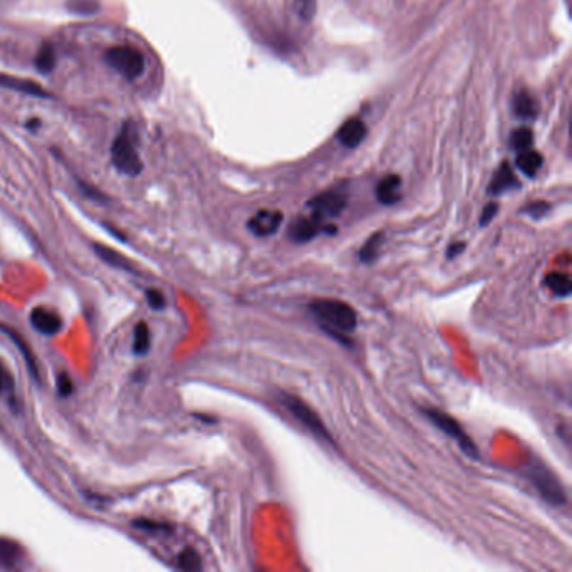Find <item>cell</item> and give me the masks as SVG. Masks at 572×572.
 <instances>
[{
	"instance_id": "obj_1",
	"label": "cell",
	"mask_w": 572,
	"mask_h": 572,
	"mask_svg": "<svg viewBox=\"0 0 572 572\" xmlns=\"http://www.w3.org/2000/svg\"><path fill=\"white\" fill-rule=\"evenodd\" d=\"M309 311L319 321L322 329H334L348 334L358 326L356 311L348 302L338 299H316L309 304Z\"/></svg>"
},
{
	"instance_id": "obj_2",
	"label": "cell",
	"mask_w": 572,
	"mask_h": 572,
	"mask_svg": "<svg viewBox=\"0 0 572 572\" xmlns=\"http://www.w3.org/2000/svg\"><path fill=\"white\" fill-rule=\"evenodd\" d=\"M111 161L119 173L128 177H138L143 170V161L136 150V128L126 123L114 138L111 146Z\"/></svg>"
},
{
	"instance_id": "obj_3",
	"label": "cell",
	"mask_w": 572,
	"mask_h": 572,
	"mask_svg": "<svg viewBox=\"0 0 572 572\" xmlns=\"http://www.w3.org/2000/svg\"><path fill=\"white\" fill-rule=\"evenodd\" d=\"M527 477L534 483V487L537 488V492L541 493L544 500H547L551 505L562 507L567 502L566 492L561 482L541 461H530L527 465Z\"/></svg>"
},
{
	"instance_id": "obj_4",
	"label": "cell",
	"mask_w": 572,
	"mask_h": 572,
	"mask_svg": "<svg viewBox=\"0 0 572 572\" xmlns=\"http://www.w3.org/2000/svg\"><path fill=\"white\" fill-rule=\"evenodd\" d=\"M423 414L430 419L433 424H435L438 430H441L446 436H450L451 440H455L456 443H458V446L465 455H468L470 458H475V460L478 458L477 445H475L472 438L468 436V433L461 428V424L456 422L453 417H450V414L441 412V409H435V408L423 409Z\"/></svg>"
},
{
	"instance_id": "obj_5",
	"label": "cell",
	"mask_w": 572,
	"mask_h": 572,
	"mask_svg": "<svg viewBox=\"0 0 572 572\" xmlns=\"http://www.w3.org/2000/svg\"><path fill=\"white\" fill-rule=\"evenodd\" d=\"M279 401L282 403L284 408L287 409V412L302 424V427H306L307 430L312 433L314 436L321 438V440H326V441H332L331 433L327 431V428L324 427V423H322L319 414L314 412V409L306 403V401L299 400L297 396H294L290 393H279Z\"/></svg>"
},
{
	"instance_id": "obj_6",
	"label": "cell",
	"mask_w": 572,
	"mask_h": 572,
	"mask_svg": "<svg viewBox=\"0 0 572 572\" xmlns=\"http://www.w3.org/2000/svg\"><path fill=\"white\" fill-rule=\"evenodd\" d=\"M106 62L126 79H136L145 72V57L131 45H116L106 50Z\"/></svg>"
},
{
	"instance_id": "obj_7",
	"label": "cell",
	"mask_w": 572,
	"mask_h": 572,
	"mask_svg": "<svg viewBox=\"0 0 572 572\" xmlns=\"http://www.w3.org/2000/svg\"><path fill=\"white\" fill-rule=\"evenodd\" d=\"M346 195L343 192L338 190H327L321 195L314 197L311 202H309V209H311V216L316 219L321 224H324L326 220L334 219L338 216L341 211L344 210L346 207Z\"/></svg>"
},
{
	"instance_id": "obj_8",
	"label": "cell",
	"mask_w": 572,
	"mask_h": 572,
	"mask_svg": "<svg viewBox=\"0 0 572 572\" xmlns=\"http://www.w3.org/2000/svg\"><path fill=\"white\" fill-rule=\"evenodd\" d=\"M321 232L324 233H336V227L332 225H326L317 221L312 216H299L292 221V225L289 227V238L295 243H304L312 240L314 237H317Z\"/></svg>"
},
{
	"instance_id": "obj_9",
	"label": "cell",
	"mask_w": 572,
	"mask_h": 572,
	"mask_svg": "<svg viewBox=\"0 0 572 572\" xmlns=\"http://www.w3.org/2000/svg\"><path fill=\"white\" fill-rule=\"evenodd\" d=\"M282 214L277 210H260L247 221V227L255 237H269L282 224Z\"/></svg>"
},
{
	"instance_id": "obj_10",
	"label": "cell",
	"mask_w": 572,
	"mask_h": 572,
	"mask_svg": "<svg viewBox=\"0 0 572 572\" xmlns=\"http://www.w3.org/2000/svg\"><path fill=\"white\" fill-rule=\"evenodd\" d=\"M31 324L37 332L45 336H54L62 329V319L57 312L48 307H34L31 312Z\"/></svg>"
},
{
	"instance_id": "obj_11",
	"label": "cell",
	"mask_w": 572,
	"mask_h": 572,
	"mask_svg": "<svg viewBox=\"0 0 572 572\" xmlns=\"http://www.w3.org/2000/svg\"><path fill=\"white\" fill-rule=\"evenodd\" d=\"M368 128L361 119L351 118L346 121L338 131V140L343 143L346 148H356L361 145L366 138Z\"/></svg>"
},
{
	"instance_id": "obj_12",
	"label": "cell",
	"mask_w": 572,
	"mask_h": 572,
	"mask_svg": "<svg viewBox=\"0 0 572 572\" xmlns=\"http://www.w3.org/2000/svg\"><path fill=\"white\" fill-rule=\"evenodd\" d=\"M520 183L519 180L515 178L514 172H512L509 163H502L500 168L497 170L495 177L490 182V187H488V193L490 195H502V193H507L510 190H515L519 188Z\"/></svg>"
},
{
	"instance_id": "obj_13",
	"label": "cell",
	"mask_w": 572,
	"mask_h": 572,
	"mask_svg": "<svg viewBox=\"0 0 572 572\" xmlns=\"http://www.w3.org/2000/svg\"><path fill=\"white\" fill-rule=\"evenodd\" d=\"M0 332H4V334H6L7 338L11 339L12 343L17 346V349L21 351V354H22V356H24L26 366L29 368V373L32 375V378H34L35 381H39V368H37L35 356H34V353H32V351H31L29 344H27L26 341L22 339V336L18 334V332L11 329V327H7L6 324H0Z\"/></svg>"
},
{
	"instance_id": "obj_14",
	"label": "cell",
	"mask_w": 572,
	"mask_h": 572,
	"mask_svg": "<svg viewBox=\"0 0 572 572\" xmlns=\"http://www.w3.org/2000/svg\"><path fill=\"white\" fill-rule=\"evenodd\" d=\"M401 178L398 175H387L376 185V198L383 205H395L401 198Z\"/></svg>"
},
{
	"instance_id": "obj_15",
	"label": "cell",
	"mask_w": 572,
	"mask_h": 572,
	"mask_svg": "<svg viewBox=\"0 0 572 572\" xmlns=\"http://www.w3.org/2000/svg\"><path fill=\"white\" fill-rule=\"evenodd\" d=\"M92 248H94V253L101 258V260L104 262L106 265L114 267V269L124 270V272H136L131 262H129L128 258L123 255V253H119L118 251H114V248H111L108 246H103V243H94V246H92Z\"/></svg>"
},
{
	"instance_id": "obj_16",
	"label": "cell",
	"mask_w": 572,
	"mask_h": 572,
	"mask_svg": "<svg viewBox=\"0 0 572 572\" xmlns=\"http://www.w3.org/2000/svg\"><path fill=\"white\" fill-rule=\"evenodd\" d=\"M0 86L9 87V89L24 92V94L35 96V98H49V92L40 87L37 82L29 79H21V77H11V76H0Z\"/></svg>"
},
{
	"instance_id": "obj_17",
	"label": "cell",
	"mask_w": 572,
	"mask_h": 572,
	"mask_svg": "<svg viewBox=\"0 0 572 572\" xmlns=\"http://www.w3.org/2000/svg\"><path fill=\"white\" fill-rule=\"evenodd\" d=\"M514 113L522 119H534L539 114V101L527 91H519L514 96Z\"/></svg>"
},
{
	"instance_id": "obj_18",
	"label": "cell",
	"mask_w": 572,
	"mask_h": 572,
	"mask_svg": "<svg viewBox=\"0 0 572 572\" xmlns=\"http://www.w3.org/2000/svg\"><path fill=\"white\" fill-rule=\"evenodd\" d=\"M542 163H544L542 156L539 155L537 151L530 150V148L519 151V155H517V166H519L520 172L527 175V177H535V173L541 170Z\"/></svg>"
},
{
	"instance_id": "obj_19",
	"label": "cell",
	"mask_w": 572,
	"mask_h": 572,
	"mask_svg": "<svg viewBox=\"0 0 572 572\" xmlns=\"http://www.w3.org/2000/svg\"><path fill=\"white\" fill-rule=\"evenodd\" d=\"M22 559V549L17 542L0 537V566L13 567Z\"/></svg>"
},
{
	"instance_id": "obj_20",
	"label": "cell",
	"mask_w": 572,
	"mask_h": 572,
	"mask_svg": "<svg viewBox=\"0 0 572 572\" xmlns=\"http://www.w3.org/2000/svg\"><path fill=\"white\" fill-rule=\"evenodd\" d=\"M544 284H546L547 287L552 290V294L557 295V297H567L572 290L569 275L561 274V272H551V274H547L546 279H544Z\"/></svg>"
},
{
	"instance_id": "obj_21",
	"label": "cell",
	"mask_w": 572,
	"mask_h": 572,
	"mask_svg": "<svg viewBox=\"0 0 572 572\" xmlns=\"http://www.w3.org/2000/svg\"><path fill=\"white\" fill-rule=\"evenodd\" d=\"M150 343H151V332L150 326L146 324L145 321H140L135 326V339H133V353L136 356H146L148 351H150Z\"/></svg>"
},
{
	"instance_id": "obj_22",
	"label": "cell",
	"mask_w": 572,
	"mask_h": 572,
	"mask_svg": "<svg viewBox=\"0 0 572 572\" xmlns=\"http://www.w3.org/2000/svg\"><path fill=\"white\" fill-rule=\"evenodd\" d=\"M383 240H385V235H383L381 232H378L375 235H371V237L366 240V243L359 248L358 257L363 264H373V262L376 260L378 253H380Z\"/></svg>"
},
{
	"instance_id": "obj_23",
	"label": "cell",
	"mask_w": 572,
	"mask_h": 572,
	"mask_svg": "<svg viewBox=\"0 0 572 572\" xmlns=\"http://www.w3.org/2000/svg\"><path fill=\"white\" fill-rule=\"evenodd\" d=\"M177 564H178V569H182V571H190V572L202 571L200 556H198V552L192 547L183 549V551L178 554Z\"/></svg>"
},
{
	"instance_id": "obj_24",
	"label": "cell",
	"mask_w": 572,
	"mask_h": 572,
	"mask_svg": "<svg viewBox=\"0 0 572 572\" xmlns=\"http://www.w3.org/2000/svg\"><path fill=\"white\" fill-rule=\"evenodd\" d=\"M55 66V53L53 49V45L44 44L43 48L39 49V53L35 55V67L39 72L48 74L54 69Z\"/></svg>"
},
{
	"instance_id": "obj_25",
	"label": "cell",
	"mask_w": 572,
	"mask_h": 572,
	"mask_svg": "<svg viewBox=\"0 0 572 572\" xmlns=\"http://www.w3.org/2000/svg\"><path fill=\"white\" fill-rule=\"evenodd\" d=\"M532 141H534V135L529 128L515 129L510 136V145L517 151L527 150V148L532 146Z\"/></svg>"
},
{
	"instance_id": "obj_26",
	"label": "cell",
	"mask_w": 572,
	"mask_h": 572,
	"mask_svg": "<svg viewBox=\"0 0 572 572\" xmlns=\"http://www.w3.org/2000/svg\"><path fill=\"white\" fill-rule=\"evenodd\" d=\"M294 7L304 21H311L316 12V0H294Z\"/></svg>"
},
{
	"instance_id": "obj_27",
	"label": "cell",
	"mask_w": 572,
	"mask_h": 572,
	"mask_svg": "<svg viewBox=\"0 0 572 572\" xmlns=\"http://www.w3.org/2000/svg\"><path fill=\"white\" fill-rule=\"evenodd\" d=\"M549 210H551V205L547 202H534L522 209L524 214L532 216V219H542V216H546Z\"/></svg>"
},
{
	"instance_id": "obj_28",
	"label": "cell",
	"mask_w": 572,
	"mask_h": 572,
	"mask_svg": "<svg viewBox=\"0 0 572 572\" xmlns=\"http://www.w3.org/2000/svg\"><path fill=\"white\" fill-rule=\"evenodd\" d=\"M145 297H146L148 306H150L151 309H155V311H161V309L166 306L165 295L161 294L158 289H148L145 292Z\"/></svg>"
},
{
	"instance_id": "obj_29",
	"label": "cell",
	"mask_w": 572,
	"mask_h": 572,
	"mask_svg": "<svg viewBox=\"0 0 572 572\" xmlns=\"http://www.w3.org/2000/svg\"><path fill=\"white\" fill-rule=\"evenodd\" d=\"M55 387H57L59 396H69L74 391V383L67 373H59L55 380Z\"/></svg>"
},
{
	"instance_id": "obj_30",
	"label": "cell",
	"mask_w": 572,
	"mask_h": 572,
	"mask_svg": "<svg viewBox=\"0 0 572 572\" xmlns=\"http://www.w3.org/2000/svg\"><path fill=\"white\" fill-rule=\"evenodd\" d=\"M13 390V380L12 375L7 371V368L0 363V395L9 393Z\"/></svg>"
},
{
	"instance_id": "obj_31",
	"label": "cell",
	"mask_w": 572,
	"mask_h": 572,
	"mask_svg": "<svg viewBox=\"0 0 572 572\" xmlns=\"http://www.w3.org/2000/svg\"><path fill=\"white\" fill-rule=\"evenodd\" d=\"M497 211H498L497 203H488L485 209H483L482 215H480V225H482V227H485V225L490 224V221L493 220V216L497 215Z\"/></svg>"
},
{
	"instance_id": "obj_32",
	"label": "cell",
	"mask_w": 572,
	"mask_h": 572,
	"mask_svg": "<svg viewBox=\"0 0 572 572\" xmlns=\"http://www.w3.org/2000/svg\"><path fill=\"white\" fill-rule=\"evenodd\" d=\"M133 525L141 530H148V532H151V530H166L165 524H160V522H153V520H148V519H143V520H135Z\"/></svg>"
},
{
	"instance_id": "obj_33",
	"label": "cell",
	"mask_w": 572,
	"mask_h": 572,
	"mask_svg": "<svg viewBox=\"0 0 572 572\" xmlns=\"http://www.w3.org/2000/svg\"><path fill=\"white\" fill-rule=\"evenodd\" d=\"M463 251H465V242H455V243H451V246L449 247V251H446V257L455 258L456 255H460Z\"/></svg>"
},
{
	"instance_id": "obj_34",
	"label": "cell",
	"mask_w": 572,
	"mask_h": 572,
	"mask_svg": "<svg viewBox=\"0 0 572 572\" xmlns=\"http://www.w3.org/2000/svg\"><path fill=\"white\" fill-rule=\"evenodd\" d=\"M81 188H82V190H84V193H86L87 197L92 198V200H104V197L101 195V193H99L98 190H94V188L86 187V185H81Z\"/></svg>"
}]
</instances>
